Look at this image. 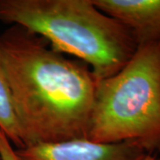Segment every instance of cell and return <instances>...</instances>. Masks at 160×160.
<instances>
[{"mask_svg":"<svg viewBox=\"0 0 160 160\" xmlns=\"http://www.w3.org/2000/svg\"><path fill=\"white\" fill-rule=\"evenodd\" d=\"M0 130L17 149L23 148L16 117L12 102L11 92L4 68L0 47Z\"/></svg>","mask_w":160,"mask_h":160,"instance_id":"obj_6","label":"cell"},{"mask_svg":"<svg viewBox=\"0 0 160 160\" xmlns=\"http://www.w3.org/2000/svg\"><path fill=\"white\" fill-rule=\"evenodd\" d=\"M87 140L132 141L148 153L160 143V41L138 46L113 76L97 81Z\"/></svg>","mask_w":160,"mask_h":160,"instance_id":"obj_3","label":"cell"},{"mask_svg":"<svg viewBox=\"0 0 160 160\" xmlns=\"http://www.w3.org/2000/svg\"><path fill=\"white\" fill-rule=\"evenodd\" d=\"M92 3L130 29L138 46L160 41V0H92Z\"/></svg>","mask_w":160,"mask_h":160,"instance_id":"obj_5","label":"cell"},{"mask_svg":"<svg viewBox=\"0 0 160 160\" xmlns=\"http://www.w3.org/2000/svg\"><path fill=\"white\" fill-rule=\"evenodd\" d=\"M0 47L23 148L86 139L97 83L91 68L20 25L0 35Z\"/></svg>","mask_w":160,"mask_h":160,"instance_id":"obj_1","label":"cell"},{"mask_svg":"<svg viewBox=\"0 0 160 160\" xmlns=\"http://www.w3.org/2000/svg\"><path fill=\"white\" fill-rule=\"evenodd\" d=\"M142 160H160V159H158L156 156L152 155V153H147Z\"/></svg>","mask_w":160,"mask_h":160,"instance_id":"obj_8","label":"cell"},{"mask_svg":"<svg viewBox=\"0 0 160 160\" xmlns=\"http://www.w3.org/2000/svg\"><path fill=\"white\" fill-rule=\"evenodd\" d=\"M19 160H142L148 153L139 143H99L78 139L15 149Z\"/></svg>","mask_w":160,"mask_h":160,"instance_id":"obj_4","label":"cell"},{"mask_svg":"<svg viewBox=\"0 0 160 160\" xmlns=\"http://www.w3.org/2000/svg\"><path fill=\"white\" fill-rule=\"evenodd\" d=\"M0 159L19 160L15 153V149L7 139L6 134L0 130Z\"/></svg>","mask_w":160,"mask_h":160,"instance_id":"obj_7","label":"cell"},{"mask_svg":"<svg viewBox=\"0 0 160 160\" xmlns=\"http://www.w3.org/2000/svg\"><path fill=\"white\" fill-rule=\"evenodd\" d=\"M0 20L26 28L54 51L86 63L97 81L118 73L138 48L131 30L92 0H0Z\"/></svg>","mask_w":160,"mask_h":160,"instance_id":"obj_2","label":"cell"},{"mask_svg":"<svg viewBox=\"0 0 160 160\" xmlns=\"http://www.w3.org/2000/svg\"><path fill=\"white\" fill-rule=\"evenodd\" d=\"M157 150H158V151L160 153V143H159V145L158 146V148H157Z\"/></svg>","mask_w":160,"mask_h":160,"instance_id":"obj_9","label":"cell"}]
</instances>
